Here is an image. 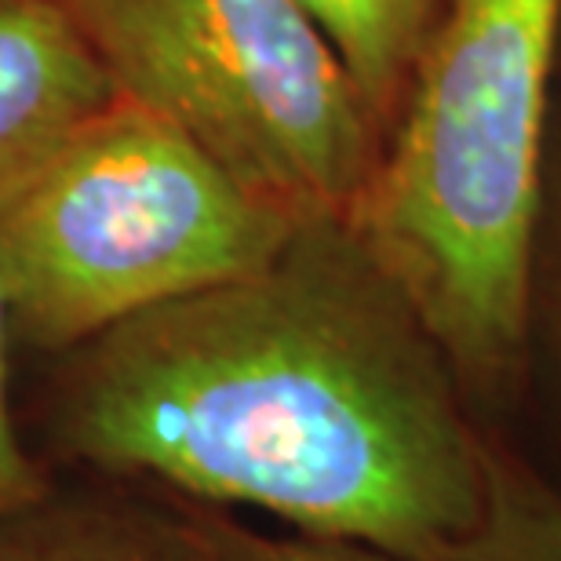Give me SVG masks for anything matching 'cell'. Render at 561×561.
I'll return each mask as SVG.
<instances>
[{
    "mask_svg": "<svg viewBox=\"0 0 561 561\" xmlns=\"http://www.w3.org/2000/svg\"><path fill=\"white\" fill-rule=\"evenodd\" d=\"M59 445L302 536L437 561L485 511L489 437L346 219L70 351Z\"/></svg>",
    "mask_w": 561,
    "mask_h": 561,
    "instance_id": "1",
    "label": "cell"
},
{
    "mask_svg": "<svg viewBox=\"0 0 561 561\" xmlns=\"http://www.w3.org/2000/svg\"><path fill=\"white\" fill-rule=\"evenodd\" d=\"M558 26L561 0H442L346 216L481 401L529 351Z\"/></svg>",
    "mask_w": 561,
    "mask_h": 561,
    "instance_id": "2",
    "label": "cell"
},
{
    "mask_svg": "<svg viewBox=\"0 0 561 561\" xmlns=\"http://www.w3.org/2000/svg\"><path fill=\"white\" fill-rule=\"evenodd\" d=\"M299 222L175 121L121 95L0 197L11 324L44 351H77L263 266Z\"/></svg>",
    "mask_w": 561,
    "mask_h": 561,
    "instance_id": "3",
    "label": "cell"
},
{
    "mask_svg": "<svg viewBox=\"0 0 561 561\" xmlns=\"http://www.w3.org/2000/svg\"><path fill=\"white\" fill-rule=\"evenodd\" d=\"M125 99L296 219H346L379 157L351 70L296 0H62Z\"/></svg>",
    "mask_w": 561,
    "mask_h": 561,
    "instance_id": "4",
    "label": "cell"
},
{
    "mask_svg": "<svg viewBox=\"0 0 561 561\" xmlns=\"http://www.w3.org/2000/svg\"><path fill=\"white\" fill-rule=\"evenodd\" d=\"M117 99L62 0L0 4V197Z\"/></svg>",
    "mask_w": 561,
    "mask_h": 561,
    "instance_id": "5",
    "label": "cell"
},
{
    "mask_svg": "<svg viewBox=\"0 0 561 561\" xmlns=\"http://www.w3.org/2000/svg\"><path fill=\"white\" fill-rule=\"evenodd\" d=\"M0 561H205L172 511L95 492H48L0 522Z\"/></svg>",
    "mask_w": 561,
    "mask_h": 561,
    "instance_id": "6",
    "label": "cell"
},
{
    "mask_svg": "<svg viewBox=\"0 0 561 561\" xmlns=\"http://www.w3.org/2000/svg\"><path fill=\"white\" fill-rule=\"evenodd\" d=\"M343 66L383 131L401 106L442 0H296Z\"/></svg>",
    "mask_w": 561,
    "mask_h": 561,
    "instance_id": "7",
    "label": "cell"
},
{
    "mask_svg": "<svg viewBox=\"0 0 561 561\" xmlns=\"http://www.w3.org/2000/svg\"><path fill=\"white\" fill-rule=\"evenodd\" d=\"M437 561H561V492L500 442H489L485 511Z\"/></svg>",
    "mask_w": 561,
    "mask_h": 561,
    "instance_id": "8",
    "label": "cell"
},
{
    "mask_svg": "<svg viewBox=\"0 0 561 561\" xmlns=\"http://www.w3.org/2000/svg\"><path fill=\"white\" fill-rule=\"evenodd\" d=\"M175 522L183 525L186 540L205 561H412L379 547L324 540V536H274L255 533L249 525L227 518L219 511H208L205 503H183L175 507Z\"/></svg>",
    "mask_w": 561,
    "mask_h": 561,
    "instance_id": "9",
    "label": "cell"
},
{
    "mask_svg": "<svg viewBox=\"0 0 561 561\" xmlns=\"http://www.w3.org/2000/svg\"><path fill=\"white\" fill-rule=\"evenodd\" d=\"M11 332H15V324H11V302H8L4 280H0V522L33 507V503L51 492L44 474L33 467L26 445H22V437H19L15 416H11V394H8Z\"/></svg>",
    "mask_w": 561,
    "mask_h": 561,
    "instance_id": "10",
    "label": "cell"
},
{
    "mask_svg": "<svg viewBox=\"0 0 561 561\" xmlns=\"http://www.w3.org/2000/svg\"><path fill=\"white\" fill-rule=\"evenodd\" d=\"M554 310L561 324V216H558V260H554Z\"/></svg>",
    "mask_w": 561,
    "mask_h": 561,
    "instance_id": "11",
    "label": "cell"
},
{
    "mask_svg": "<svg viewBox=\"0 0 561 561\" xmlns=\"http://www.w3.org/2000/svg\"><path fill=\"white\" fill-rule=\"evenodd\" d=\"M0 4H8V0H0Z\"/></svg>",
    "mask_w": 561,
    "mask_h": 561,
    "instance_id": "12",
    "label": "cell"
}]
</instances>
